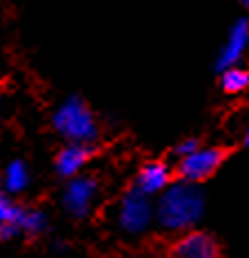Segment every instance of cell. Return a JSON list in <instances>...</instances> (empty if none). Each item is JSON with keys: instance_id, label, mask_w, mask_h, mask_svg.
Returning a JSON list of instances; mask_svg holds the SVG:
<instances>
[{"instance_id": "11", "label": "cell", "mask_w": 249, "mask_h": 258, "mask_svg": "<svg viewBox=\"0 0 249 258\" xmlns=\"http://www.w3.org/2000/svg\"><path fill=\"white\" fill-rule=\"evenodd\" d=\"M220 89L231 96L247 91L249 89V69L242 67V64L223 69V72H220Z\"/></svg>"}, {"instance_id": "13", "label": "cell", "mask_w": 249, "mask_h": 258, "mask_svg": "<svg viewBox=\"0 0 249 258\" xmlns=\"http://www.w3.org/2000/svg\"><path fill=\"white\" fill-rule=\"evenodd\" d=\"M47 227V216L38 209H29V212H23V220H20V232L27 234H40L42 229Z\"/></svg>"}, {"instance_id": "2", "label": "cell", "mask_w": 249, "mask_h": 258, "mask_svg": "<svg viewBox=\"0 0 249 258\" xmlns=\"http://www.w3.org/2000/svg\"><path fill=\"white\" fill-rule=\"evenodd\" d=\"M53 127L69 143L89 145L98 138V122L89 105L78 96H72L53 111Z\"/></svg>"}, {"instance_id": "12", "label": "cell", "mask_w": 249, "mask_h": 258, "mask_svg": "<svg viewBox=\"0 0 249 258\" xmlns=\"http://www.w3.org/2000/svg\"><path fill=\"white\" fill-rule=\"evenodd\" d=\"M27 185H29V169H27V165L23 160L9 163L3 174V187L12 194H20L27 189Z\"/></svg>"}, {"instance_id": "9", "label": "cell", "mask_w": 249, "mask_h": 258, "mask_svg": "<svg viewBox=\"0 0 249 258\" xmlns=\"http://www.w3.org/2000/svg\"><path fill=\"white\" fill-rule=\"evenodd\" d=\"M91 158V149L89 145H80V143H69L65 149H60L56 156V171L63 178H76L80 176V171L85 169V165Z\"/></svg>"}, {"instance_id": "6", "label": "cell", "mask_w": 249, "mask_h": 258, "mask_svg": "<svg viewBox=\"0 0 249 258\" xmlns=\"http://www.w3.org/2000/svg\"><path fill=\"white\" fill-rule=\"evenodd\" d=\"M247 27H249V18H238L231 25L229 34H227L223 47L218 49V56H216V72L240 64L242 56L247 53Z\"/></svg>"}, {"instance_id": "5", "label": "cell", "mask_w": 249, "mask_h": 258, "mask_svg": "<svg viewBox=\"0 0 249 258\" xmlns=\"http://www.w3.org/2000/svg\"><path fill=\"white\" fill-rule=\"evenodd\" d=\"M98 198V180L91 176H76L69 178L67 187L63 191V205L65 212L72 214L74 218H85L96 205Z\"/></svg>"}, {"instance_id": "14", "label": "cell", "mask_w": 249, "mask_h": 258, "mask_svg": "<svg viewBox=\"0 0 249 258\" xmlns=\"http://www.w3.org/2000/svg\"><path fill=\"white\" fill-rule=\"evenodd\" d=\"M200 147V143H198V138H185V141H180L174 147V156L178 160L180 158H185V156H189V154H194L196 149Z\"/></svg>"}, {"instance_id": "7", "label": "cell", "mask_w": 249, "mask_h": 258, "mask_svg": "<svg viewBox=\"0 0 249 258\" xmlns=\"http://www.w3.org/2000/svg\"><path fill=\"white\" fill-rule=\"evenodd\" d=\"M171 258H220L218 243L207 232H185L171 247Z\"/></svg>"}, {"instance_id": "4", "label": "cell", "mask_w": 249, "mask_h": 258, "mask_svg": "<svg viewBox=\"0 0 249 258\" xmlns=\"http://www.w3.org/2000/svg\"><path fill=\"white\" fill-rule=\"evenodd\" d=\"M225 158H227V152L223 147H198L194 154L178 160L176 171L180 176V180L200 185L203 180L212 178L216 171L220 169Z\"/></svg>"}, {"instance_id": "18", "label": "cell", "mask_w": 249, "mask_h": 258, "mask_svg": "<svg viewBox=\"0 0 249 258\" xmlns=\"http://www.w3.org/2000/svg\"><path fill=\"white\" fill-rule=\"evenodd\" d=\"M0 187H3V174H0Z\"/></svg>"}, {"instance_id": "15", "label": "cell", "mask_w": 249, "mask_h": 258, "mask_svg": "<svg viewBox=\"0 0 249 258\" xmlns=\"http://www.w3.org/2000/svg\"><path fill=\"white\" fill-rule=\"evenodd\" d=\"M242 145H245V147H249V125L245 127V134H242Z\"/></svg>"}, {"instance_id": "3", "label": "cell", "mask_w": 249, "mask_h": 258, "mask_svg": "<svg viewBox=\"0 0 249 258\" xmlns=\"http://www.w3.org/2000/svg\"><path fill=\"white\" fill-rule=\"evenodd\" d=\"M156 220V205L151 203V196L143 194L136 187H132L118 203L116 223L125 234H145Z\"/></svg>"}, {"instance_id": "8", "label": "cell", "mask_w": 249, "mask_h": 258, "mask_svg": "<svg viewBox=\"0 0 249 258\" xmlns=\"http://www.w3.org/2000/svg\"><path fill=\"white\" fill-rule=\"evenodd\" d=\"M171 174H174V171H171V167L165 160H151V163L143 165V169L138 171L136 189L147 194V196L162 194L171 185Z\"/></svg>"}, {"instance_id": "10", "label": "cell", "mask_w": 249, "mask_h": 258, "mask_svg": "<svg viewBox=\"0 0 249 258\" xmlns=\"http://www.w3.org/2000/svg\"><path fill=\"white\" fill-rule=\"evenodd\" d=\"M23 212L12 198H7L0 191V238H9V236L20 232V220H23Z\"/></svg>"}, {"instance_id": "16", "label": "cell", "mask_w": 249, "mask_h": 258, "mask_svg": "<svg viewBox=\"0 0 249 258\" xmlns=\"http://www.w3.org/2000/svg\"><path fill=\"white\" fill-rule=\"evenodd\" d=\"M238 3H240L245 9H249V0H238Z\"/></svg>"}, {"instance_id": "1", "label": "cell", "mask_w": 249, "mask_h": 258, "mask_svg": "<svg viewBox=\"0 0 249 258\" xmlns=\"http://www.w3.org/2000/svg\"><path fill=\"white\" fill-rule=\"evenodd\" d=\"M203 216L205 191L200 189V185H194V182H171L156 203V223L165 232L171 234L192 232Z\"/></svg>"}, {"instance_id": "17", "label": "cell", "mask_w": 249, "mask_h": 258, "mask_svg": "<svg viewBox=\"0 0 249 258\" xmlns=\"http://www.w3.org/2000/svg\"><path fill=\"white\" fill-rule=\"evenodd\" d=\"M247 53H249V27H247Z\"/></svg>"}]
</instances>
